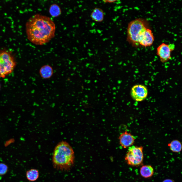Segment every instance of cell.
Segmentation results:
<instances>
[{
	"instance_id": "6da1fadb",
	"label": "cell",
	"mask_w": 182,
	"mask_h": 182,
	"mask_svg": "<svg viewBox=\"0 0 182 182\" xmlns=\"http://www.w3.org/2000/svg\"><path fill=\"white\" fill-rule=\"evenodd\" d=\"M55 24L49 17L39 14L31 17L26 24L28 39L33 44L38 46L48 42L55 36Z\"/></svg>"
},
{
	"instance_id": "7a4b0ae2",
	"label": "cell",
	"mask_w": 182,
	"mask_h": 182,
	"mask_svg": "<svg viewBox=\"0 0 182 182\" xmlns=\"http://www.w3.org/2000/svg\"><path fill=\"white\" fill-rule=\"evenodd\" d=\"M75 156L73 150L67 142L62 141L56 145L54 150L52 162L55 168L67 170L73 166Z\"/></svg>"
},
{
	"instance_id": "3957f363",
	"label": "cell",
	"mask_w": 182,
	"mask_h": 182,
	"mask_svg": "<svg viewBox=\"0 0 182 182\" xmlns=\"http://www.w3.org/2000/svg\"><path fill=\"white\" fill-rule=\"evenodd\" d=\"M148 27V23L145 20L137 18L132 20L128 24L127 28V39L132 46L139 45V37Z\"/></svg>"
},
{
	"instance_id": "277c9868",
	"label": "cell",
	"mask_w": 182,
	"mask_h": 182,
	"mask_svg": "<svg viewBox=\"0 0 182 182\" xmlns=\"http://www.w3.org/2000/svg\"><path fill=\"white\" fill-rule=\"evenodd\" d=\"M16 62L9 51H0V77L4 78L11 73L16 67Z\"/></svg>"
},
{
	"instance_id": "5b68a950",
	"label": "cell",
	"mask_w": 182,
	"mask_h": 182,
	"mask_svg": "<svg viewBox=\"0 0 182 182\" xmlns=\"http://www.w3.org/2000/svg\"><path fill=\"white\" fill-rule=\"evenodd\" d=\"M143 157V147L132 146L129 147L125 159L128 165L136 166L142 164Z\"/></svg>"
},
{
	"instance_id": "8992f818",
	"label": "cell",
	"mask_w": 182,
	"mask_h": 182,
	"mask_svg": "<svg viewBox=\"0 0 182 182\" xmlns=\"http://www.w3.org/2000/svg\"><path fill=\"white\" fill-rule=\"evenodd\" d=\"M173 44H167L163 43L160 44L157 49V53L162 62H165L171 58V53L174 49Z\"/></svg>"
},
{
	"instance_id": "52a82bcc",
	"label": "cell",
	"mask_w": 182,
	"mask_h": 182,
	"mask_svg": "<svg viewBox=\"0 0 182 182\" xmlns=\"http://www.w3.org/2000/svg\"><path fill=\"white\" fill-rule=\"evenodd\" d=\"M148 91L146 87L142 85H137L133 86L131 91V95L135 100L140 101L147 97Z\"/></svg>"
},
{
	"instance_id": "ba28073f",
	"label": "cell",
	"mask_w": 182,
	"mask_h": 182,
	"mask_svg": "<svg viewBox=\"0 0 182 182\" xmlns=\"http://www.w3.org/2000/svg\"><path fill=\"white\" fill-rule=\"evenodd\" d=\"M154 39L152 30L148 28L143 32L139 37L138 41L139 45L144 47L151 46L153 44Z\"/></svg>"
},
{
	"instance_id": "9c48e42d",
	"label": "cell",
	"mask_w": 182,
	"mask_h": 182,
	"mask_svg": "<svg viewBox=\"0 0 182 182\" xmlns=\"http://www.w3.org/2000/svg\"><path fill=\"white\" fill-rule=\"evenodd\" d=\"M119 144L123 148H126L132 145L134 142V137L126 131L120 134L119 137Z\"/></svg>"
},
{
	"instance_id": "30bf717a",
	"label": "cell",
	"mask_w": 182,
	"mask_h": 182,
	"mask_svg": "<svg viewBox=\"0 0 182 182\" xmlns=\"http://www.w3.org/2000/svg\"><path fill=\"white\" fill-rule=\"evenodd\" d=\"M39 73L41 77L43 79H48L50 78L52 76L53 70L50 65L46 64L40 68Z\"/></svg>"
},
{
	"instance_id": "8fae6325",
	"label": "cell",
	"mask_w": 182,
	"mask_h": 182,
	"mask_svg": "<svg viewBox=\"0 0 182 182\" xmlns=\"http://www.w3.org/2000/svg\"><path fill=\"white\" fill-rule=\"evenodd\" d=\"M104 14L103 10L100 8H95L91 14L92 19L96 22H101L103 21Z\"/></svg>"
},
{
	"instance_id": "7c38bea8",
	"label": "cell",
	"mask_w": 182,
	"mask_h": 182,
	"mask_svg": "<svg viewBox=\"0 0 182 182\" xmlns=\"http://www.w3.org/2000/svg\"><path fill=\"white\" fill-rule=\"evenodd\" d=\"M154 172L153 168L150 165L143 166L140 169V173L141 175L145 178L151 177L153 175Z\"/></svg>"
},
{
	"instance_id": "4fadbf2b",
	"label": "cell",
	"mask_w": 182,
	"mask_h": 182,
	"mask_svg": "<svg viewBox=\"0 0 182 182\" xmlns=\"http://www.w3.org/2000/svg\"><path fill=\"white\" fill-rule=\"evenodd\" d=\"M39 174L38 170L35 169H31L27 171L26 172L27 178L31 181L37 180L39 177Z\"/></svg>"
},
{
	"instance_id": "5bb4252c",
	"label": "cell",
	"mask_w": 182,
	"mask_h": 182,
	"mask_svg": "<svg viewBox=\"0 0 182 182\" xmlns=\"http://www.w3.org/2000/svg\"><path fill=\"white\" fill-rule=\"evenodd\" d=\"M49 12L51 15L53 17H56L61 14V11L60 7L56 4L51 5L49 7Z\"/></svg>"
},
{
	"instance_id": "9a60e30c",
	"label": "cell",
	"mask_w": 182,
	"mask_h": 182,
	"mask_svg": "<svg viewBox=\"0 0 182 182\" xmlns=\"http://www.w3.org/2000/svg\"><path fill=\"white\" fill-rule=\"evenodd\" d=\"M170 149L172 152L178 153L180 152L182 149V145L180 142L177 140L172 141L168 144Z\"/></svg>"
},
{
	"instance_id": "2e32d148",
	"label": "cell",
	"mask_w": 182,
	"mask_h": 182,
	"mask_svg": "<svg viewBox=\"0 0 182 182\" xmlns=\"http://www.w3.org/2000/svg\"><path fill=\"white\" fill-rule=\"evenodd\" d=\"M8 170V167L5 164L0 163V175H2L5 174Z\"/></svg>"
},
{
	"instance_id": "e0dca14e",
	"label": "cell",
	"mask_w": 182,
	"mask_h": 182,
	"mask_svg": "<svg viewBox=\"0 0 182 182\" xmlns=\"http://www.w3.org/2000/svg\"><path fill=\"white\" fill-rule=\"evenodd\" d=\"M117 1V0H104L103 1L105 3H112L115 2H116Z\"/></svg>"
},
{
	"instance_id": "ac0fdd59",
	"label": "cell",
	"mask_w": 182,
	"mask_h": 182,
	"mask_svg": "<svg viewBox=\"0 0 182 182\" xmlns=\"http://www.w3.org/2000/svg\"><path fill=\"white\" fill-rule=\"evenodd\" d=\"M163 182H174V181L173 180L168 179L164 180Z\"/></svg>"
},
{
	"instance_id": "d6986e66",
	"label": "cell",
	"mask_w": 182,
	"mask_h": 182,
	"mask_svg": "<svg viewBox=\"0 0 182 182\" xmlns=\"http://www.w3.org/2000/svg\"><path fill=\"white\" fill-rule=\"evenodd\" d=\"M1 84H0V89H1Z\"/></svg>"
}]
</instances>
